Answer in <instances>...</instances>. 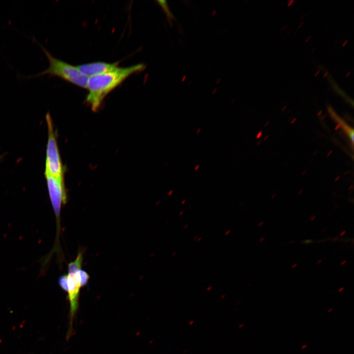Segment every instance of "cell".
Returning <instances> with one entry per match:
<instances>
[{
  "label": "cell",
  "mask_w": 354,
  "mask_h": 354,
  "mask_svg": "<svg viewBox=\"0 0 354 354\" xmlns=\"http://www.w3.org/2000/svg\"><path fill=\"white\" fill-rule=\"evenodd\" d=\"M146 68L144 63L126 67H119L114 71L88 77L87 88L88 93L86 101L95 112L100 107L105 97L133 73L141 72Z\"/></svg>",
  "instance_id": "cell-1"
},
{
  "label": "cell",
  "mask_w": 354,
  "mask_h": 354,
  "mask_svg": "<svg viewBox=\"0 0 354 354\" xmlns=\"http://www.w3.org/2000/svg\"><path fill=\"white\" fill-rule=\"evenodd\" d=\"M34 42L41 49L49 61V66L45 70L37 74L22 76L21 78H32L48 75L59 77L69 83L87 88L88 77L80 71L76 66L71 65L54 57L42 45L34 38Z\"/></svg>",
  "instance_id": "cell-2"
},
{
  "label": "cell",
  "mask_w": 354,
  "mask_h": 354,
  "mask_svg": "<svg viewBox=\"0 0 354 354\" xmlns=\"http://www.w3.org/2000/svg\"><path fill=\"white\" fill-rule=\"evenodd\" d=\"M89 276L85 270L81 269L74 272H68L59 279V286L67 294V299L70 304V329L72 327L73 320L79 306V299L81 289L87 284ZM70 330V333H71Z\"/></svg>",
  "instance_id": "cell-3"
},
{
  "label": "cell",
  "mask_w": 354,
  "mask_h": 354,
  "mask_svg": "<svg viewBox=\"0 0 354 354\" xmlns=\"http://www.w3.org/2000/svg\"><path fill=\"white\" fill-rule=\"evenodd\" d=\"M47 124L48 140L46 151L44 175L64 176V168L61 162L57 142V133L49 113L45 116Z\"/></svg>",
  "instance_id": "cell-4"
},
{
  "label": "cell",
  "mask_w": 354,
  "mask_h": 354,
  "mask_svg": "<svg viewBox=\"0 0 354 354\" xmlns=\"http://www.w3.org/2000/svg\"><path fill=\"white\" fill-rule=\"evenodd\" d=\"M44 176L46 179L51 204L56 218L57 236L56 243L53 248L55 252L57 249H59V239L60 230V210L63 205H65L67 202V192L64 184V176L59 177Z\"/></svg>",
  "instance_id": "cell-5"
},
{
  "label": "cell",
  "mask_w": 354,
  "mask_h": 354,
  "mask_svg": "<svg viewBox=\"0 0 354 354\" xmlns=\"http://www.w3.org/2000/svg\"><path fill=\"white\" fill-rule=\"evenodd\" d=\"M118 61L114 63L98 61L83 64L76 67L83 74L89 77L114 71L118 67Z\"/></svg>",
  "instance_id": "cell-6"
},
{
  "label": "cell",
  "mask_w": 354,
  "mask_h": 354,
  "mask_svg": "<svg viewBox=\"0 0 354 354\" xmlns=\"http://www.w3.org/2000/svg\"><path fill=\"white\" fill-rule=\"evenodd\" d=\"M328 111L332 118L342 129L351 141L354 144V129L342 119L331 107H328Z\"/></svg>",
  "instance_id": "cell-7"
},
{
  "label": "cell",
  "mask_w": 354,
  "mask_h": 354,
  "mask_svg": "<svg viewBox=\"0 0 354 354\" xmlns=\"http://www.w3.org/2000/svg\"><path fill=\"white\" fill-rule=\"evenodd\" d=\"M83 261V252L79 251L75 260L68 265V272H74L82 269Z\"/></svg>",
  "instance_id": "cell-8"
},
{
  "label": "cell",
  "mask_w": 354,
  "mask_h": 354,
  "mask_svg": "<svg viewBox=\"0 0 354 354\" xmlns=\"http://www.w3.org/2000/svg\"><path fill=\"white\" fill-rule=\"evenodd\" d=\"M159 5L162 8L163 10L166 14V17L170 25H172L173 21L175 20V17L170 10L168 3L166 0H157Z\"/></svg>",
  "instance_id": "cell-9"
},
{
  "label": "cell",
  "mask_w": 354,
  "mask_h": 354,
  "mask_svg": "<svg viewBox=\"0 0 354 354\" xmlns=\"http://www.w3.org/2000/svg\"><path fill=\"white\" fill-rule=\"evenodd\" d=\"M330 81V83H332V86L337 91V92L340 94L342 96L344 97L345 99H347L348 102H350V103H352L353 104V102L351 101L350 98H349L347 95L340 88L337 86V85L334 82V81L332 79V78L329 79Z\"/></svg>",
  "instance_id": "cell-10"
},
{
  "label": "cell",
  "mask_w": 354,
  "mask_h": 354,
  "mask_svg": "<svg viewBox=\"0 0 354 354\" xmlns=\"http://www.w3.org/2000/svg\"><path fill=\"white\" fill-rule=\"evenodd\" d=\"M4 156V154L0 155V161L2 159V158H3Z\"/></svg>",
  "instance_id": "cell-11"
}]
</instances>
